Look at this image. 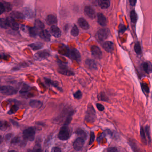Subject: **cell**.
I'll return each instance as SVG.
<instances>
[{"mask_svg": "<svg viewBox=\"0 0 152 152\" xmlns=\"http://www.w3.org/2000/svg\"><path fill=\"white\" fill-rule=\"evenodd\" d=\"M82 97H83V94L80 90H78L73 94L74 97L77 100H79L80 99H81Z\"/></svg>", "mask_w": 152, "mask_h": 152, "instance_id": "cell-38", "label": "cell"}, {"mask_svg": "<svg viewBox=\"0 0 152 152\" xmlns=\"http://www.w3.org/2000/svg\"><path fill=\"white\" fill-rule=\"evenodd\" d=\"M62 151L59 148L57 147H54L51 150V152H60Z\"/></svg>", "mask_w": 152, "mask_h": 152, "instance_id": "cell-51", "label": "cell"}, {"mask_svg": "<svg viewBox=\"0 0 152 152\" xmlns=\"http://www.w3.org/2000/svg\"><path fill=\"white\" fill-rule=\"evenodd\" d=\"M46 22L49 25H54L57 23V19L53 15H49L46 18Z\"/></svg>", "mask_w": 152, "mask_h": 152, "instance_id": "cell-17", "label": "cell"}, {"mask_svg": "<svg viewBox=\"0 0 152 152\" xmlns=\"http://www.w3.org/2000/svg\"><path fill=\"white\" fill-rule=\"evenodd\" d=\"M57 71L59 73L67 76H71L75 75V73L73 71L68 68L67 66L61 62L59 66V68H58Z\"/></svg>", "mask_w": 152, "mask_h": 152, "instance_id": "cell-6", "label": "cell"}, {"mask_svg": "<svg viewBox=\"0 0 152 152\" xmlns=\"http://www.w3.org/2000/svg\"><path fill=\"white\" fill-rule=\"evenodd\" d=\"M40 37L42 39L46 41H49L51 39V35L49 32L46 30H43L40 32Z\"/></svg>", "mask_w": 152, "mask_h": 152, "instance_id": "cell-19", "label": "cell"}, {"mask_svg": "<svg viewBox=\"0 0 152 152\" xmlns=\"http://www.w3.org/2000/svg\"><path fill=\"white\" fill-rule=\"evenodd\" d=\"M85 140L79 137L75 139L73 144L74 149L76 151L82 150L85 144Z\"/></svg>", "mask_w": 152, "mask_h": 152, "instance_id": "cell-9", "label": "cell"}, {"mask_svg": "<svg viewBox=\"0 0 152 152\" xmlns=\"http://www.w3.org/2000/svg\"><path fill=\"white\" fill-rule=\"evenodd\" d=\"M126 30V26L123 25H120L119 26V31L121 33H123Z\"/></svg>", "mask_w": 152, "mask_h": 152, "instance_id": "cell-48", "label": "cell"}, {"mask_svg": "<svg viewBox=\"0 0 152 152\" xmlns=\"http://www.w3.org/2000/svg\"><path fill=\"white\" fill-rule=\"evenodd\" d=\"M71 34L72 36L74 37H76L79 34V30L76 25H74L72 27V30L71 31Z\"/></svg>", "mask_w": 152, "mask_h": 152, "instance_id": "cell-35", "label": "cell"}, {"mask_svg": "<svg viewBox=\"0 0 152 152\" xmlns=\"http://www.w3.org/2000/svg\"><path fill=\"white\" fill-rule=\"evenodd\" d=\"M20 141L21 140H20V137H15L11 140L10 143L12 145H15V144H18L20 142Z\"/></svg>", "mask_w": 152, "mask_h": 152, "instance_id": "cell-41", "label": "cell"}, {"mask_svg": "<svg viewBox=\"0 0 152 152\" xmlns=\"http://www.w3.org/2000/svg\"><path fill=\"white\" fill-rule=\"evenodd\" d=\"M0 11H1V14H2L5 11V9L2 2H1L0 4Z\"/></svg>", "mask_w": 152, "mask_h": 152, "instance_id": "cell-52", "label": "cell"}, {"mask_svg": "<svg viewBox=\"0 0 152 152\" xmlns=\"http://www.w3.org/2000/svg\"><path fill=\"white\" fill-rule=\"evenodd\" d=\"M30 89V87L29 85L26 84H24L21 87V90H20V94H21V95L26 94V93H28L29 92Z\"/></svg>", "mask_w": 152, "mask_h": 152, "instance_id": "cell-28", "label": "cell"}, {"mask_svg": "<svg viewBox=\"0 0 152 152\" xmlns=\"http://www.w3.org/2000/svg\"><path fill=\"white\" fill-rule=\"evenodd\" d=\"M36 130L32 127H29L25 129L23 132V139L26 141H32L35 138Z\"/></svg>", "mask_w": 152, "mask_h": 152, "instance_id": "cell-3", "label": "cell"}, {"mask_svg": "<svg viewBox=\"0 0 152 152\" xmlns=\"http://www.w3.org/2000/svg\"><path fill=\"white\" fill-rule=\"evenodd\" d=\"M50 32L53 36L56 38H59L61 36V33L59 28L56 26L53 25L50 28Z\"/></svg>", "mask_w": 152, "mask_h": 152, "instance_id": "cell-15", "label": "cell"}, {"mask_svg": "<svg viewBox=\"0 0 152 152\" xmlns=\"http://www.w3.org/2000/svg\"><path fill=\"white\" fill-rule=\"evenodd\" d=\"M137 0H129V2L130 5L132 6H134L136 5Z\"/></svg>", "mask_w": 152, "mask_h": 152, "instance_id": "cell-54", "label": "cell"}, {"mask_svg": "<svg viewBox=\"0 0 152 152\" xmlns=\"http://www.w3.org/2000/svg\"><path fill=\"white\" fill-rule=\"evenodd\" d=\"M11 16L13 18H17V19H23L24 17L22 13L19 12L14 11L12 13Z\"/></svg>", "mask_w": 152, "mask_h": 152, "instance_id": "cell-30", "label": "cell"}, {"mask_svg": "<svg viewBox=\"0 0 152 152\" xmlns=\"http://www.w3.org/2000/svg\"><path fill=\"white\" fill-rule=\"evenodd\" d=\"M7 21L8 23L9 26L15 30H17L19 29V25L17 23L14 19L12 17L7 18Z\"/></svg>", "mask_w": 152, "mask_h": 152, "instance_id": "cell-14", "label": "cell"}, {"mask_svg": "<svg viewBox=\"0 0 152 152\" xmlns=\"http://www.w3.org/2000/svg\"><path fill=\"white\" fill-rule=\"evenodd\" d=\"M96 106L99 111H104L105 110V107L103 106V105L100 104V103H97L96 105Z\"/></svg>", "mask_w": 152, "mask_h": 152, "instance_id": "cell-47", "label": "cell"}, {"mask_svg": "<svg viewBox=\"0 0 152 152\" xmlns=\"http://www.w3.org/2000/svg\"><path fill=\"white\" fill-rule=\"evenodd\" d=\"M0 125H0L1 130L2 131H5V130H6L10 126V124H9L8 122L5 121H1Z\"/></svg>", "mask_w": 152, "mask_h": 152, "instance_id": "cell-29", "label": "cell"}, {"mask_svg": "<svg viewBox=\"0 0 152 152\" xmlns=\"http://www.w3.org/2000/svg\"><path fill=\"white\" fill-rule=\"evenodd\" d=\"M13 134L12 133H8V134H6L5 136V139L6 141H8L13 136Z\"/></svg>", "mask_w": 152, "mask_h": 152, "instance_id": "cell-50", "label": "cell"}, {"mask_svg": "<svg viewBox=\"0 0 152 152\" xmlns=\"http://www.w3.org/2000/svg\"><path fill=\"white\" fill-rule=\"evenodd\" d=\"M44 82H45L46 84L48 86H52V87L57 88L58 90H59L60 92L63 91L62 88L59 86V83L57 81L51 80V79L46 78V77H44Z\"/></svg>", "mask_w": 152, "mask_h": 152, "instance_id": "cell-10", "label": "cell"}, {"mask_svg": "<svg viewBox=\"0 0 152 152\" xmlns=\"http://www.w3.org/2000/svg\"><path fill=\"white\" fill-rule=\"evenodd\" d=\"M29 105L31 108H37L42 106L43 103L38 100H31L29 102Z\"/></svg>", "mask_w": 152, "mask_h": 152, "instance_id": "cell-23", "label": "cell"}, {"mask_svg": "<svg viewBox=\"0 0 152 152\" xmlns=\"http://www.w3.org/2000/svg\"><path fill=\"white\" fill-rule=\"evenodd\" d=\"M10 122L12 124H13V126L17 127H19V123L17 121H15L14 120L12 119H10Z\"/></svg>", "mask_w": 152, "mask_h": 152, "instance_id": "cell-49", "label": "cell"}, {"mask_svg": "<svg viewBox=\"0 0 152 152\" xmlns=\"http://www.w3.org/2000/svg\"><path fill=\"white\" fill-rule=\"evenodd\" d=\"M141 87H142V89L144 90L145 92H146L147 93H149V88L147 84L145 83H142L141 84Z\"/></svg>", "mask_w": 152, "mask_h": 152, "instance_id": "cell-46", "label": "cell"}, {"mask_svg": "<svg viewBox=\"0 0 152 152\" xmlns=\"http://www.w3.org/2000/svg\"><path fill=\"white\" fill-rule=\"evenodd\" d=\"M85 65L90 70H97V66L95 61L91 59H87L85 61Z\"/></svg>", "mask_w": 152, "mask_h": 152, "instance_id": "cell-12", "label": "cell"}, {"mask_svg": "<svg viewBox=\"0 0 152 152\" xmlns=\"http://www.w3.org/2000/svg\"><path fill=\"white\" fill-rule=\"evenodd\" d=\"M109 0H98V4L101 8H108L110 6Z\"/></svg>", "mask_w": 152, "mask_h": 152, "instance_id": "cell-24", "label": "cell"}, {"mask_svg": "<svg viewBox=\"0 0 152 152\" xmlns=\"http://www.w3.org/2000/svg\"><path fill=\"white\" fill-rule=\"evenodd\" d=\"M109 34V30L108 29H102L97 31L95 37L98 41H103L108 37Z\"/></svg>", "mask_w": 152, "mask_h": 152, "instance_id": "cell-7", "label": "cell"}, {"mask_svg": "<svg viewBox=\"0 0 152 152\" xmlns=\"http://www.w3.org/2000/svg\"><path fill=\"white\" fill-rule=\"evenodd\" d=\"M130 18L132 23H136V21H137V17L136 12L134 10H132L130 12Z\"/></svg>", "mask_w": 152, "mask_h": 152, "instance_id": "cell-33", "label": "cell"}, {"mask_svg": "<svg viewBox=\"0 0 152 152\" xmlns=\"http://www.w3.org/2000/svg\"><path fill=\"white\" fill-rule=\"evenodd\" d=\"M75 113V111L74 110H71L68 113L67 116L66 118L65 121L64 122V125H68L70 124L72 119V116Z\"/></svg>", "mask_w": 152, "mask_h": 152, "instance_id": "cell-21", "label": "cell"}, {"mask_svg": "<svg viewBox=\"0 0 152 152\" xmlns=\"http://www.w3.org/2000/svg\"><path fill=\"white\" fill-rule=\"evenodd\" d=\"M31 151H32V152H41V151H42V150L41 149V145H40V143H37Z\"/></svg>", "mask_w": 152, "mask_h": 152, "instance_id": "cell-39", "label": "cell"}, {"mask_svg": "<svg viewBox=\"0 0 152 152\" xmlns=\"http://www.w3.org/2000/svg\"><path fill=\"white\" fill-rule=\"evenodd\" d=\"M2 3L3 5L5 7V11H9L10 10H11V5L8 2H2Z\"/></svg>", "mask_w": 152, "mask_h": 152, "instance_id": "cell-42", "label": "cell"}, {"mask_svg": "<svg viewBox=\"0 0 152 152\" xmlns=\"http://www.w3.org/2000/svg\"><path fill=\"white\" fill-rule=\"evenodd\" d=\"M107 151L108 152H117V149L114 148V147H111V148H109L107 149Z\"/></svg>", "mask_w": 152, "mask_h": 152, "instance_id": "cell-53", "label": "cell"}, {"mask_svg": "<svg viewBox=\"0 0 152 152\" xmlns=\"http://www.w3.org/2000/svg\"><path fill=\"white\" fill-rule=\"evenodd\" d=\"M50 55V53L49 51L45 50L43 51H40L35 54L34 59L36 60H43L47 59Z\"/></svg>", "mask_w": 152, "mask_h": 152, "instance_id": "cell-8", "label": "cell"}, {"mask_svg": "<svg viewBox=\"0 0 152 152\" xmlns=\"http://www.w3.org/2000/svg\"><path fill=\"white\" fill-rule=\"evenodd\" d=\"M140 134H141V138L143 142H144V144H146V136H145V129L143 127H141V128L140 130Z\"/></svg>", "mask_w": 152, "mask_h": 152, "instance_id": "cell-37", "label": "cell"}, {"mask_svg": "<svg viewBox=\"0 0 152 152\" xmlns=\"http://www.w3.org/2000/svg\"><path fill=\"white\" fill-rule=\"evenodd\" d=\"M84 12L87 16L91 18L94 19L95 17V10L89 6H86L84 8Z\"/></svg>", "mask_w": 152, "mask_h": 152, "instance_id": "cell-13", "label": "cell"}, {"mask_svg": "<svg viewBox=\"0 0 152 152\" xmlns=\"http://www.w3.org/2000/svg\"><path fill=\"white\" fill-rule=\"evenodd\" d=\"M65 55L72 60L76 61L77 62H79L81 60L80 53L76 49L68 48L67 52L65 54Z\"/></svg>", "mask_w": 152, "mask_h": 152, "instance_id": "cell-4", "label": "cell"}, {"mask_svg": "<svg viewBox=\"0 0 152 152\" xmlns=\"http://www.w3.org/2000/svg\"><path fill=\"white\" fill-rule=\"evenodd\" d=\"M145 132H146V134L147 135V137H148V139H149V141H151V137L150 135V129L149 126H146L145 127Z\"/></svg>", "mask_w": 152, "mask_h": 152, "instance_id": "cell-44", "label": "cell"}, {"mask_svg": "<svg viewBox=\"0 0 152 152\" xmlns=\"http://www.w3.org/2000/svg\"><path fill=\"white\" fill-rule=\"evenodd\" d=\"M78 24L81 28L84 30H87L89 28V25L87 21L83 18H80L78 20Z\"/></svg>", "mask_w": 152, "mask_h": 152, "instance_id": "cell-22", "label": "cell"}, {"mask_svg": "<svg viewBox=\"0 0 152 152\" xmlns=\"http://www.w3.org/2000/svg\"><path fill=\"white\" fill-rule=\"evenodd\" d=\"M18 106L17 105H13V108H12L10 110V111H9V114H13L14 113H15L18 110Z\"/></svg>", "mask_w": 152, "mask_h": 152, "instance_id": "cell-45", "label": "cell"}, {"mask_svg": "<svg viewBox=\"0 0 152 152\" xmlns=\"http://www.w3.org/2000/svg\"><path fill=\"white\" fill-rule=\"evenodd\" d=\"M0 139H1V143H2V140H3V138L2 137V136H1V138H0Z\"/></svg>", "mask_w": 152, "mask_h": 152, "instance_id": "cell-55", "label": "cell"}, {"mask_svg": "<svg viewBox=\"0 0 152 152\" xmlns=\"http://www.w3.org/2000/svg\"><path fill=\"white\" fill-rule=\"evenodd\" d=\"M24 13L25 15L27 17H30L32 16L33 15V12L32 11V10H29V9H26L25 10Z\"/></svg>", "mask_w": 152, "mask_h": 152, "instance_id": "cell-43", "label": "cell"}, {"mask_svg": "<svg viewBox=\"0 0 152 152\" xmlns=\"http://www.w3.org/2000/svg\"><path fill=\"white\" fill-rule=\"evenodd\" d=\"M103 48L108 53H111L113 50V44L110 41H107L103 44Z\"/></svg>", "mask_w": 152, "mask_h": 152, "instance_id": "cell-18", "label": "cell"}, {"mask_svg": "<svg viewBox=\"0 0 152 152\" xmlns=\"http://www.w3.org/2000/svg\"><path fill=\"white\" fill-rule=\"evenodd\" d=\"M34 26L38 29H43L45 27L44 24L39 20H36L34 23Z\"/></svg>", "mask_w": 152, "mask_h": 152, "instance_id": "cell-32", "label": "cell"}, {"mask_svg": "<svg viewBox=\"0 0 152 152\" xmlns=\"http://www.w3.org/2000/svg\"><path fill=\"white\" fill-rule=\"evenodd\" d=\"M95 140V135L93 132H90V140L89 141V145H91L93 144Z\"/></svg>", "mask_w": 152, "mask_h": 152, "instance_id": "cell-40", "label": "cell"}, {"mask_svg": "<svg viewBox=\"0 0 152 152\" xmlns=\"http://www.w3.org/2000/svg\"><path fill=\"white\" fill-rule=\"evenodd\" d=\"M92 55L95 59H100L102 56V53L100 49L97 46H93L91 49Z\"/></svg>", "mask_w": 152, "mask_h": 152, "instance_id": "cell-11", "label": "cell"}, {"mask_svg": "<svg viewBox=\"0 0 152 152\" xmlns=\"http://www.w3.org/2000/svg\"><path fill=\"white\" fill-rule=\"evenodd\" d=\"M1 93L5 95L10 96L15 95L18 92V90L11 86H2L1 87Z\"/></svg>", "mask_w": 152, "mask_h": 152, "instance_id": "cell-5", "label": "cell"}, {"mask_svg": "<svg viewBox=\"0 0 152 152\" xmlns=\"http://www.w3.org/2000/svg\"><path fill=\"white\" fill-rule=\"evenodd\" d=\"M134 50L137 54L140 55L141 54V45L138 42H137L135 45Z\"/></svg>", "mask_w": 152, "mask_h": 152, "instance_id": "cell-34", "label": "cell"}, {"mask_svg": "<svg viewBox=\"0 0 152 152\" xmlns=\"http://www.w3.org/2000/svg\"><path fill=\"white\" fill-rule=\"evenodd\" d=\"M97 119V115L95 108L92 105H88L87 111H86L85 121L87 122L93 123Z\"/></svg>", "mask_w": 152, "mask_h": 152, "instance_id": "cell-1", "label": "cell"}, {"mask_svg": "<svg viewBox=\"0 0 152 152\" xmlns=\"http://www.w3.org/2000/svg\"><path fill=\"white\" fill-rule=\"evenodd\" d=\"M75 133L77 134L79 137L82 138L85 140H86L88 137V135L86 132L81 128H78L75 131Z\"/></svg>", "mask_w": 152, "mask_h": 152, "instance_id": "cell-16", "label": "cell"}, {"mask_svg": "<svg viewBox=\"0 0 152 152\" xmlns=\"http://www.w3.org/2000/svg\"><path fill=\"white\" fill-rule=\"evenodd\" d=\"M98 100L103 101H108V98L106 97L105 93L103 92H101L99 94V95H98Z\"/></svg>", "mask_w": 152, "mask_h": 152, "instance_id": "cell-36", "label": "cell"}, {"mask_svg": "<svg viewBox=\"0 0 152 152\" xmlns=\"http://www.w3.org/2000/svg\"><path fill=\"white\" fill-rule=\"evenodd\" d=\"M43 45L42 44V43H39V42L34 43H32V44L29 45V47L34 51H36V50H39L43 47Z\"/></svg>", "mask_w": 152, "mask_h": 152, "instance_id": "cell-27", "label": "cell"}, {"mask_svg": "<svg viewBox=\"0 0 152 152\" xmlns=\"http://www.w3.org/2000/svg\"><path fill=\"white\" fill-rule=\"evenodd\" d=\"M29 32L30 35L33 38H35L38 34V29L35 27H30L29 29Z\"/></svg>", "mask_w": 152, "mask_h": 152, "instance_id": "cell-26", "label": "cell"}, {"mask_svg": "<svg viewBox=\"0 0 152 152\" xmlns=\"http://www.w3.org/2000/svg\"><path fill=\"white\" fill-rule=\"evenodd\" d=\"M143 68L146 73H150L152 72V64L148 62L144 63L143 64Z\"/></svg>", "mask_w": 152, "mask_h": 152, "instance_id": "cell-25", "label": "cell"}, {"mask_svg": "<svg viewBox=\"0 0 152 152\" xmlns=\"http://www.w3.org/2000/svg\"><path fill=\"white\" fill-rule=\"evenodd\" d=\"M97 21L100 25L102 26H105L107 23L106 18L103 14L99 13L97 14Z\"/></svg>", "mask_w": 152, "mask_h": 152, "instance_id": "cell-20", "label": "cell"}, {"mask_svg": "<svg viewBox=\"0 0 152 152\" xmlns=\"http://www.w3.org/2000/svg\"><path fill=\"white\" fill-rule=\"evenodd\" d=\"M71 136V131L67 125H64L61 127L58 137L61 141H67Z\"/></svg>", "mask_w": 152, "mask_h": 152, "instance_id": "cell-2", "label": "cell"}, {"mask_svg": "<svg viewBox=\"0 0 152 152\" xmlns=\"http://www.w3.org/2000/svg\"><path fill=\"white\" fill-rule=\"evenodd\" d=\"M0 26L1 27L4 29H7L9 26L8 23L7 19L5 18H2L0 19Z\"/></svg>", "mask_w": 152, "mask_h": 152, "instance_id": "cell-31", "label": "cell"}]
</instances>
